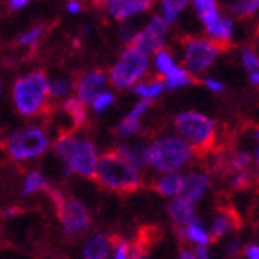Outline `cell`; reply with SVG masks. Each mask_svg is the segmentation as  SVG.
<instances>
[{"label":"cell","mask_w":259,"mask_h":259,"mask_svg":"<svg viewBox=\"0 0 259 259\" xmlns=\"http://www.w3.org/2000/svg\"><path fill=\"white\" fill-rule=\"evenodd\" d=\"M163 83L167 89H180V87H187L192 83V76L189 74V71L182 65H178L172 73L167 78H163Z\"/></svg>","instance_id":"83f0119b"},{"label":"cell","mask_w":259,"mask_h":259,"mask_svg":"<svg viewBox=\"0 0 259 259\" xmlns=\"http://www.w3.org/2000/svg\"><path fill=\"white\" fill-rule=\"evenodd\" d=\"M183 187H185V174L182 172H168L160 174L152 183V189L163 198H178L183 194Z\"/></svg>","instance_id":"5bb4252c"},{"label":"cell","mask_w":259,"mask_h":259,"mask_svg":"<svg viewBox=\"0 0 259 259\" xmlns=\"http://www.w3.org/2000/svg\"><path fill=\"white\" fill-rule=\"evenodd\" d=\"M109 259H131V243L123 238L114 239L111 246V255H109Z\"/></svg>","instance_id":"d6a6232c"},{"label":"cell","mask_w":259,"mask_h":259,"mask_svg":"<svg viewBox=\"0 0 259 259\" xmlns=\"http://www.w3.org/2000/svg\"><path fill=\"white\" fill-rule=\"evenodd\" d=\"M229 9L236 17H250L259 13V0H234Z\"/></svg>","instance_id":"f546056e"},{"label":"cell","mask_w":259,"mask_h":259,"mask_svg":"<svg viewBox=\"0 0 259 259\" xmlns=\"http://www.w3.org/2000/svg\"><path fill=\"white\" fill-rule=\"evenodd\" d=\"M29 2L31 0H9V6H11V9H22L26 8Z\"/></svg>","instance_id":"bcb514c9"},{"label":"cell","mask_w":259,"mask_h":259,"mask_svg":"<svg viewBox=\"0 0 259 259\" xmlns=\"http://www.w3.org/2000/svg\"><path fill=\"white\" fill-rule=\"evenodd\" d=\"M257 17H259V13H257Z\"/></svg>","instance_id":"f907efd6"},{"label":"cell","mask_w":259,"mask_h":259,"mask_svg":"<svg viewBox=\"0 0 259 259\" xmlns=\"http://www.w3.org/2000/svg\"><path fill=\"white\" fill-rule=\"evenodd\" d=\"M192 158L194 149L180 136H160L147 143V167L158 174L180 172Z\"/></svg>","instance_id":"3957f363"},{"label":"cell","mask_w":259,"mask_h":259,"mask_svg":"<svg viewBox=\"0 0 259 259\" xmlns=\"http://www.w3.org/2000/svg\"><path fill=\"white\" fill-rule=\"evenodd\" d=\"M180 236L185 239L189 245L194 246H210L212 238L210 232H208V227L201 220L194 218L192 221H189L187 225L180 227Z\"/></svg>","instance_id":"2e32d148"},{"label":"cell","mask_w":259,"mask_h":259,"mask_svg":"<svg viewBox=\"0 0 259 259\" xmlns=\"http://www.w3.org/2000/svg\"><path fill=\"white\" fill-rule=\"evenodd\" d=\"M109 78L104 71H89L83 73L74 83V91H76V100H80L83 105H89L100 93L105 91Z\"/></svg>","instance_id":"8fae6325"},{"label":"cell","mask_w":259,"mask_h":259,"mask_svg":"<svg viewBox=\"0 0 259 259\" xmlns=\"http://www.w3.org/2000/svg\"><path fill=\"white\" fill-rule=\"evenodd\" d=\"M192 6H194L196 13H198L199 20L205 27L214 24L221 17L216 0H192Z\"/></svg>","instance_id":"44dd1931"},{"label":"cell","mask_w":259,"mask_h":259,"mask_svg":"<svg viewBox=\"0 0 259 259\" xmlns=\"http://www.w3.org/2000/svg\"><path fill=\"white\" fill-rule=\"evenodd\" d=\"M178 136L194 151H207L216 142V121L199 111H182L174 118Z\"/></svg>","instance_id":"5b68a950"},{"label":"cell","mask_w":259,"mask_h":259,"mask_svg":"<svg viewBox=\"0 0 259 259\" xmlns=\"http://www.w3.org/2000/svg\"><path fill=\"white\" fill-rule=\"evenodd\" d=\"M149 55L142 53L138 48L129 46L121 51L118 60L109 71V82L116 89H129L140 83L149 71Z\"/></svg>","instance_id":"8992f818"},{"label":"cell","mask_w":259,"mask_h":259,"mask_svg":"<svg viewBox=\"0 0 259 259\" xmlns=\"http://www.w3.org/2000/svg\"><path fill=\"white\" fill-rule=\"evenodd\" d=\"M17 214H18V208H17V207L6 208V210L2 212V216H4V218H15Z\"/></svg>","instance_id":"7dc6e473"},{"label":"cell","mask_w":259,"mask_h":259,"mask_svg":"<svg viewBox=\"0 0 259 259\" xmlns=\"http://www.w3.org/2000/svg\"><path fill=\"white\" fill-rule=\"evenodd\" d=\"M190 0H160V17L168 26L178 20L183 9L189 6Z\"/></svg>","instance_id":"d4e9b609"},{"label":"cell","mask_w":259,"mask_h":259,"mask_svg":"<svg viewBox=\"0 0 259 259\" xmlns=\"http://www.w3.org/2000/svg\"><path fill=\"white\" fill-rule=\"evenodd\" d=\"M67 11H69L71 15H78L82 11V4H80L78 0H69V2H67Z\"/></svg>","instance_id":"7bdbcfd3"},{"label":"cell","mask_w":259,"mask_h":259,"mask_svg":"<svg viewBox=\"0 0 259 259\" xmlns=\"http://www.w3.org/2000/svg\"><path fill=\"white\" fill-rule=\"evenodd\" d=\"M136 33H138V31L134 29V26H129V24H125V26L120 27V38L125 44H133Z\"/></svg>","instance_id":"ab89813d"},{"label":"cell","mask_w":259,"mask_h":259,"mask_svg":"<svg viewBox=\"0 0 259 259\" xmlns=\"http://www.w3.org/2000/svg\"><path fill=\"white\" fill-rule=\"evenodd\" d=\"M168 33V24L160 17V15H154V17L149 20V24L143 29H140L134 36L133 44L134 48H138L145 55H154L156 51L163 49V44L167 40Z\"/></svg>","instance_id":"30bf717a"},{"label":"cell","mask_w":259,"mask_h":259,"mask_svg":"<svg viewBox=\"0 0 259 259\" xmlns=\"http://www.w3.org/2000/svg\"><path fill=\"white\" fill-rule=\"evenodd\" d=\"M241 250H243V245L238 238H230L225 245V255L227 259H236L238 255H241Z\"/></svg>","instance_id":"8d00e7d4"},{"label":"cell","mask_w":259,"mask_h":259,"mask_svg":"<svg viewBox=\"0 0 259 259\" xmlns=\"http://www.w3.org/2000/svg\"><path fill=\"white\" fill-rule=\"evenodd\" d=\"M210 185L212 180L207 172H203V170H192V172L185 174V187H183L182 196L196 205L208 192Z\"/></svg>","instance_id":"4fadbf2b"},{"label":"cell","mask_w":259,"mask_h":259,"mask_svg":"<svg viewBox=\"0 0 259 259\" xmlns=\"http://www.w3.org/2000/svg\"><path fill=\"white\" fill-rule=\"evenodd\" d=\"M91 2H95V4H104V2H105V4H107L109 0H91Z\"/></svg>","instance_id":"c3c4849f"},{"label":"cell","mask_w":259,"mask_h":259,"mask_svg":"<svg viewBox=\"0 0 259 259\" xmlns=\"http://www.w3.org/2000/svg\"><path fill=\"white\" fill-rule=\"evenodd\" d=\"M183 67L189 74H203L212 67L220 56V46L210 38L203 36H189L182 44Z\"/></svg>","instance_id":"9c48e42d"},{"label":"cell","mask_w":259,"mask_h":259,"mask_svg":"<svg viewBox=\"0 0 259 259\" xmlns=\"http://www.w3.org/2000/svg\"><path fill=\"white\" fill-rule=\"evenodd\" d=\"M112 239L105 234H93L83 241L80 257L82 259H109Z\"/></svg>","instance_id":"9a60e30c"},{"label":"cell","mask_w":259,"mask_h":259,"mask_svg":"<svg viewBox=\"0 0 259 259\" xmlns=\"http://www.w3.org/2000/svg\"><path fill=\"white\" fill-rule=\"evenodd\" d=\"M44 35V29L42 27H31L29 31H26V33H22V35H18L17 42L20 44V46H33V44H36L40 40V36Z\"/></svg>","instance_id":"d590c367"},{"label":"cell","mask_w":259,"mask_h":259,"mask_svg":"<svg viewBox=\"0 0 259 259\" xmlns=\"http://www.w3.org/2000/svg\"><path fill=\"white\" fill-rule=\"evenodd\" d=\"M116 152L123 156L129 163H133L136 168L147 167V143L134 142V143H120L116 147Z\"/></svg>","instance_id":"d6986e66"},{"label":"cell","mask_w":259,"mask_h":259,"mask_svg":"<svg viewBox=\"0 0 259 259\" xmlns=\"http://www.w3.org/2000/svg\"><path fill=\"white\" fill-rule=\"evenodd\" d=\"M49 98V78L44 71L24 74L13 85V104L22 116H36Z\"/></svg>","instance_id":"277c9868"},{"label":"cell","mask_w":259,"mask_h":259,"mask_svg":"<svg viewBox=\"0 0 259 259\" xmlns=\"http://www.w3.org/2000/svg\"><path fill=\"white\" fill-rule=\"evenodd\" d=\"M64 111L65 114L73 120V125L74 127H82L83 123L87 121V111H85V105L76 98H69L65 100L64 104Z\"/></svg>","instance_id":"484cf974"},{"label":"cell","mask_w":259,"mask_h":259,"mask_svg":"<svg viewBox=\"0 0 259 259\" xmlns=\"http://www.w3.org/2000/svg\"><path fill=\"white\" fill-rule=\"evenodd\" d=\"M140 127H142V121H134V120H129V118H123V120L120 121L116 125V129H114V133H116V136H120V138H129V136H133V134H136L140 131Z\"/></svg>","instance_id":"1f68e13d"},{"label":"cell","mask_w":259,"mask_h":259,"mask_svg":"<svg viewBox=\"0 0 259 259\" xmlns=\"http://www.w3.org/2000/svg\"><path fill=\"white\" fill-rule=\"evenodd\" d=\"M205 87L212 93H223L225 91V83L221 80H216V78H205L203 80Z\"/></svg>","instance_id":"60d3db41"},{"label":"cell","mask_w":259,"mask_h":259,"mask_svg":"<svg viewBox=\"0 0 259 259\" xmlns=\"http://www.w3.org/2000/svg\"><path fill=\"white\" fill-rule=\"evenodd\" d=\"M165 91V83L160 78H152V80H142L140 83L134 85V95L140 96L142 100H154Z\"/></svg>","instance_id":"7402d4cb"},{"label":"cell","mask_w":259,"mask_h":259,"mask_svg":"<svg viewBox=\"0 0 259 259\" xmlns=\"http://www.w3.org/2000/svg\"><path fill=\"white\" fill-rule=\"evenodd\" d=\"M205 31H207L208 38H210L212 42H216L218 46H220V44H229L234 36V22H232V18L221 15L214 24L205 27Z\"/></svg>","instance_id":"ffe728a7"},{"label":"cell","mask_w":259,"mask_h":259,"mask_svg":"<svg viewBox=\"0 0 259 259\" xmlns=\"http://www.w3.org/2000/svg\"><path fill=\"white\" fill-rule=\"evenodd\" d=\"M241 64L246 71L248 82L254 87H259V55L257 53L245 48L241 51Z\"/></svg>","instance_id":"cb8c5ba5"},{"label":"cell","mask_w":259,"mask_h":259,"mask_svg":"<svg viewBox=\"0 0 259 259\" xmlns=\"http://www.w3.org/2000/svg\"><path fill=\"white\" fill-rule=\"evenodd\" d=\"M234 230H236V216L230 210L216 212L210 225H208V232H210L212 241H220V239L229 238Z\"/></svg>","instance_id":"ac0fdd59"},{"label":"cell","mask_w":259,"mask_h":259,"mask_svg":"<svg viewBox=\"0 0 259 259\" xmlns=\"http://www.w3.org/2000/svg\"><path fill=\"white\" fill-rule=\"evenodd\" d=\"M241 255L245 259H259V243H246V245H243Z\"/></svg>","instance_id":"74e56055"},{"label":"cell","mask_w":259,"mask_h":259,"mask_svg":"<svg viewBox=\"0 0 259 259\" xmlns=\"http://www.w3.org/2000/svg\"><path fill=\"white\" fill-rule=\"evenodd\" d=\"M192 252H194V259H212L210 246H194Z\"/></svg>","instance_id":"b9f144b4"},{"label":"cell","mask_w":259,"mask_h":259,"mask_svg":"<svg viewBox=\"0 0 259 259\" xmlns=\"http://www.w3.org/2000/svg\"><path fill=\"white\" fill-rule=\"evenodd\" d=\"M131 259H149L145 245H142V243H134V245H131Z\"/></svg>","instance_id":"f35d334b"},{"label":"cell","mask_w":259,"mask_h":259,"mask_svg":"<svg viewBox=\"0 0 259 259\" xmlns=\"http://www.w3.org/2000/svg\"><path fill=\"white\" fill-rule=\"evenodd\" d=\"M55 152L64 163L65 174H76L87 180L95 178L100 154L93 140L64 134L55 142Z\"/></svg>","instance_id":"6da1fadb"},{"label":"cell","mask_w":259,"mask_h":259,"mask_svg":"<svg viewBox=\"0 0 259 259\" xmlns=\"http://www.w3.org/2000/svg\"><path fill=\"white\" fill-rule=\"evenodd\" d=\"M95 178L100 185L112 192H134L143 183L142 170L129 163L116 151L104 152L100 156Z\"/></svg>","instance_id":"7a4b0ae2"},{"label":"cell","mask_w":259,"mask_h":259,"mask_svg":"<svg viewBox=\"0 0 259 259\" xmlns=\"http://www.w3.org/2000/svg\"><path fill=\"white\" fill-rule=\"evenodd\" d=\"M51 198L55 201L56 214L62 225V232L67 238H78L91 227V214L89 208L76 198H65L62 192L53 190Z\"/></svg>","instance_id":"52a82bcc"},{"label":"cell","mask_w":259,"mask_h":259,"mask_svg":"<svg viewBox=\"0 0 259 259\" xmlns=\"http://www.w3.org/2000/svg\"><path fill=\"white\" fill-rule=\"evenodd\" d=\"M6 149L13 160H36L38 156L48 152L49 136L40 127H24L9 136L6 142Z\"/></svg>","instance_id":"ba28073f"},{"label":"cell","mask_w":259,"mask_h":259,"mask_svg":"<svg viewBox=\"0 0 259 259\" xmlns=\"http://www.w3.org/2000/svg\"><path fill=\"white\" fill-rule=\"evenodd\" d=\"M176 259H194V252H192V248H182L178 252Z\"/></svg>","instance_id":"f6af8a7d"},{"label":"cell","mask_w":259,"mask_h":259,"mask_svg":"<svg viewBox=\"0 0 259 259\" xmlns=\"http://www.w3.org/2000/svg\"><path fill=\"white\" fill-rule=\"evenodd\" d=\"M154 0H109L105 4V11L111 18L118 22H125L133 17L147 13L152 8Z\"/></svg>","instance_id":"7c38bea8"},{"label":"cell","mask_w":259,"mask_h":259,"mask_svg":"<svg viewBox=\"0 0 259 259\" xmlns=\"http://www.w3.org/2000/svg\"><path fill=\"white\" fill-rule=\"evenodd\" d=\"M167 214L170 218V221L180 229V227H183V225H187L196 218V205L187 198H183V196H178V198H172L168 201Z\"/></svg>","instance_id":"e0dca14e"},{"label":"cell","mask_w":259,"mask_h":259,"mask_svg":"<svg viewBox=\"0 0 259 259\" xmlns=\"http://www.w3.org/2000/svg\"><path fill=\"white\" fill-rule=\"evenodd\" d=\"M252 163V156L246 151H238L234 152L229 158V168L230 172H238V170H246Z\"/></svg>","instance_id":"4dcf8cb0"},{"label":"cell","mask_w":259,"mask_h":259,"mask_svg":"<svg viewBox=\"0 0 259 259\" xmlns=\"http://www.w3.org/2000/svg\"><path fill=\"white\" fill-rule=\"evenodd\" d=\"M73 91V82H71L69 78L65 76H58V78H53L49 80V96L56 100H62V98H67Z\"/></svg>","instance_id":"f1b7e54d"},{"label":"cell","mask_w":259,"mask_h":259,"mask_svg":"<svg viewBox=\"0 0 259 259\" xmlns=\"http://www.w3.org/2000/svg\"><path fill=\"white\" fill-rule=\"evenodd\" d=\"M49 183L48 178L44 176L40 170H29L24 180V185H22V192L20 194L24 198H29V196L36 194V192H42V190H48Z\"/></svg>","instance_id":"603a6c76"},{"label":"cell","mask_w":259,"mask_h":259,"mask_svg":"<svg viewBox=\"0 0 259 259\" xmlns=\"http://www.w3.org/2000/svg\"><path fill=\"white\" fill-rule=\"evenodd\" d=\"M154 67H156V71L161 74V76L167 78L168 74L176 69L178 64L174 62L172 55H170L167 49H160V51L154 53Z\"/></svg>","instance_id":"4316f807"},{"label":"cell","mask_w":259,"mask_h":259,"mask_svg":"<svg viewBox=\"0 0 259 259\" xmlns=\"http://www.w3.org/2000/svg\"><path fill=\"white\" fill-rule=\"evenodd\" d=\"M114 104V95H112L111 91H107V89H105L104 93H100L98 96H96L95 100H93L91 102V107H93V111L95 112H105L107 111L109 107H111V105Z\"/></svg>","instance_id":"e575fe53"},{"label":"cell","mask_w":259,"mask_h":259,"mask_svg":"<svg viewBox=\"0 0 259 259\" xmlns=\"http://www.w3.org/2000/svg\"><path fill=\"white\" fill-rule=\"evenodd\" d=\"M254 138L257 142V147H255V176L259 180V129L254 131Z\"/></svg>","instance_id":"ee69618b"},{"label":"cell","mask_w":259,"mask_h":259,"mask_svg":"<svg viewBox=\"0 0 259 259\" xmlns=\"http://www.w3.org/2000/svg\"><path fill=\"white\" fill-rule=\"evenodd\" d=\"M230 187L236 190H243V189H248L252 183V172L246 168V170H238V172H232L229 180Z\"/></svg>","instance_id":"836d02e7"},{"label":"cell","mask_w":259,"mask_h":259,"mask_svg":"<svg viewBox=\"0 0 259 259\" xmlns=\"http://www.w3.org/2000/svg\"><path fill=\"white\" fill-rule=\"evenodd\" d=\"M0 93H2V82H0Z\"/></svg>","instance_id":"681fc988"}]
</instances>
